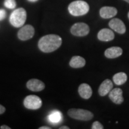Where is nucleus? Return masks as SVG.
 <instances>
[{
    "instance_id": "obj_1",
    "label": "nucleus",
    "mask_w": 129,
    "mask_h": 129,
    "mask_svg": "<svg viewBox=\"0 0 129 129\" xmlns=\"http://www.w3.org/2000/svg\"><path fill=\"white\" fill-rule=\"evenodd\" d=\"M62 40L57 35H47L40 38L38 41V47L44 53H51L60 47Z\"/></svg>"
},
{
    "instance_id": "obj_2",
    "label": "nucleus",
    "mask_w": 129,
    "mask_h": 129,
    "mask_svg": "<svg viewBox=\"0 0 129 129\" xmlns=\"http://www.w3.org/2000/svg\"><path fill=\"white\" fill-rule=\"evenodd\" d=\"M89 9V5L85 1L80 0L74 1L68 6L69 13L74 16L85 15L88 12Z\"/></svg>"
},
{
    "instance_id": "obj_3",
    "label": "nucleus",
    "mask_w": 129,
    "mask_h": 129,
    "mask_svg": "<svg viewBox=\"0 0 129 129\" xmlns=\"http://www.w3.org/2000/svg\"><path fill=\"white\" fill-rule=\"evenodd\" d=\"M26 20V12L23 8H19L12 12L10 17V22L13 26L19 28L25 24Z\"/></svg>"
},
{
    "instance_id": "obj_4",
    "label": "nucleus",
    "mask_w": 129,
    "mask_h": 129,
    "mask_svg": "<svg viewBox=\"0 0 129 129\" xmlns=\"http://www.w3.org/2000/svg\"><path fill=\"white\" fill-rule=\"evenodd\" d=\"M68 114L72 118L81 121H89L93 117V114L90 111L82 109H70Z\"/></svg>"
},
{
    "instance_id": "obj_5",
    "label": "nucleus",
    "mask_w": 129,
    "mask_h": 129,
    "mask_svg": "<svg viewBox=\"0 0 129 129\" xmlns=\"http://www.w3.org/2000/svg\"><path fill=\"white\" fill-rule=\"evenodd\" d=\"M42 104L43 102L41 99L35 95H29L26 96L23 101L24 106L26 108L33 110L40 109L41 107Z\"/></svg>"
},
{
    "instance_id": "obj_6",
    "label": "nucleus",
    "mask_w": 129,
    "mask_h": 129,
    "mask_svg": "<svg viewBox=\"0 0 129 129\" xmlns=\"http://www.w3.org/2000/svg\"><path fill=\"white\" fill-rule=\"evenodd\" d=\"M90 32V28L88 25L85 23H75L71 28V32L74 36L84 37L88 34Z\"/></svg>"
},
{
    "instance_id": "obj_7",
    "label": "nucleus",
    "mask_w": 129,
    "mask_h": 129,
    "mask_svg": "<svg viewBox=\"0 0 129 129\" xmlns=\"http://www.w3.org/2000/svg\"><path fill=\"white\" fill-rule=\"evenodd\" d=\"M34 34V28L32 25H27L20 28L17 33V37L19 39L22 41H26L32 38Z\"/></svg>"
},
{
    "instance_id": "obj_8",
    "label": "nucleus",
    "mask_w": 129,
    "mask_h": 129,
    "mask_svg": "<svg viewBox=\"0 0 129 129\" xmlns=\"http://www.w3.org/2000/svg\"><path fill=\"white\" fill-rule=\"evenodd\" d=\"M109 26L112 29L120 34H124L126 30L125 26L123 22L117 18L112 19V20H110V22H109Z\"/></svg>"
},
{
    "instance_id": "obj_9",
    "label": "nucleus",
    "mask_w": 129,
    "mask_h": 129,
    "mask_svg": "<svg viewBox=\"0 0 129 129\" xmlns=\"http://www.w3.org/2000/svg\"><path fill=\"white\" fill-rule=\"evenodd\" d=\"M26 87L32 91H41L44 89L45 84L41 80L34 78L27 82Z\"/></svg>"
},
{
    "instance_id": "obj_10",
    "label": "nucleus",
    "mask_w": 129,
    "mask_h": 129,
    "mask_svg": "<svg viewBox=\"0 0 129 129\" xmlns=\"http://www.w3.org/2000/svg\"><path fill=\"white\" fill-rule=\"evenodd\" d=\"M109 98L115 104H121L124 101L122 90L119 88L111 90L109 93Z\"/></svg>"
},
{
    "instance_id": "obj_11",
    "label": "nucleus",
    "mask_w": 129,
    "mask_h": 129,
    "mask_svg": "<svg viewBox=\"0 0 129 129\" xmlns=\"http://www.w3.org/2000/svg\"><path fill=\"white\" fill-rule=\"evenodd\" d=\"M114 32L107 28L102 29L98 34V39L102 41H112L114 39Z\"/></svg>"
},
{
    "instance_id": "obj_12",
    "label": "nucleus",
    "mask_w": 129,
    "mask_h": 129,
    "mask_svg": "<svg viewBox=\"0 0 129 129\" xmlns=\"http://www.w3.org/2000/svg\"><path fill=\"white\" fill-rule=\"evenodd\" d=\"M113 88V84L112 81L109 79H106L100 85L98 92L100 96H105L110 92Z\"/></svg>"
},
{
    "instance_id": "obj_13",
    "label": "nucleus",
    "mask_w": 129,
    "mask_h": 129,
    "mask_svg": "<svg viewBox=\"0 0 129 129\" xmlns=\"http://www.w3.org/2000/svg\"><path fill=\"white\" fill-rule=\"evenodd\" d=\"M78 93L82 98L88 99L92 95V89L87 84H81L78 87Z\"/></svg>"
},
{
    "instance_id": "obj_14",
    "label": "nucleus",
    "mask_w": 129,
    "mask_h": 129,
    "mask_svg": "<svg viewBox=\"0 0 129 129\" xmlns=\"http://www.w3.org/2000/svg\"><path fill=\"white\" fill-rule=\"evenodd\" d=\"M100 16L104 19H109L117 14V10L113 7H103L100 10Z\"/></svg>"
},
{
    "instance_id": "obj_15",
    "label": "nucleus",
    "mask_w": 129,
    "mask_h": 129,
    "mask_svg": "<svg viewBox=\"0 0 129 129\" xmlns=\"http://www.w3.org/2000/svg\"><path fill=\"white\" fill-rule=\"evenodd\" d=\"M122 54V50L119 47H112L105 51V55L109 59H114L120 56Z\"/></svg>"
},
{
    "instance_id": "obj_16",
    "label": "nucleus",
    "mask_w": 129,
    "mask_h": 129,
    "mask_svg": "<svg viewBox=\"0 0 129 129\" xmlns=\"http://www.w3.org/2000/svg\"><path fill=\"white\" fill-rule=\"evenodd\" d=\"M85 60L83 57L79 56H75L72 57L69 62V65L73 68H80L84 67Z\"/></svg>"
},
{
    "instance_id": "obj_17",
    "label": "nucleus",
    "mask_w": 129,
    "mask_h": 129,
    "mask_svg": "<svg viewBox=\"0 0 129 129\" xmlns=\"http://www.w3.org/2000/svg\"><path fill=\"white\" fill-rule=\"evenodd\" d=\"M48 120L53 124H58L62 120V114L58 111L51 112L48 116Z\"/></svg>"
},
{
    "instance_id": "obj_18",
    "label": "nucleus",
    "mask_w": 129,
    "mask_h": 129,
    "mask_svg": "<svg viewBox=\"0 0 129 129\" xmlns=\"http://www.w3.org/2000/svg\"><path fill=\"white\" fill-rule=\"evenodd\" d=\"M127 80V76L124 72H119L115 74L113 77V81L117 85H122L124 84Z\"/></svg>"
},
{
    "instance_id": "obj_19",
    "label": "nucleus",
    "mask_w": 129,
    "mask_h": 129,
    "mask_svg": "<svg viewBox=\"0 0 129 129\" xmlns=\"http://www.w3.org/2000/svg\"><path fill=\"white\" fill-rule=\"evenodd\" d=\"M4 4L5 7L9 9H13L16 6L15 0H5Z\"/></svg>"
},
{
    "instance_id": "obj_20",
    "label": "nucleus",
    "mask_w": 129,
    "mask_h": 129,
    "mask_svg": "<svg viewBox=\"0 0 129 129\" xmlns=\"http://www.w3.org/2000/svg\"><path fill=\"white\" fill-rule=\"evenodd\" d=\"M104 128V127L103 125L99 121H95L93 122L92 127H91L92 129H103Z\"/></svg>"
},
{
    "instance_id": "obj_21",
    "label": "nucleus",
    "mask_w": 129,
    "mask_h": 129,
    "mask_svg": "<svg viewBox=\"0 0 129 129\" xmlns=\"http://www.w3.org/2000/svg\"><path fill=\"white\" fill-rule=\"evenodd\" d=\"M6 12L4 10L0 9V21L4 20L6 18Z\"/></svg>"
},
{
    "instance_id": "obj_22",
    "label": "nucleus",
    "mask_w": 129,
    "mask_h": 129,
    "mask_svg": "<svg viewBox=\"0 0 129 129\" xmlns=\"http://www.w3.org/2000/svg\"><path fill=\"white\" fill-rule=\"evenodd\" d=\"M5 111H6V108H5L4 106L0 105V115L3 114V113H4Z\"/></svg>"
},
{
    "instance_id": "obj_23",
    "label": "nucleus",
    "mask_w": 129,
    "mask_h": 129,
    "mask_svg": "<svg viewBox=\"0 0 129 129\" xmlns=\"http://www.w3.org/2000/svg\"><path fill=\"white\" fill-rule=\"evenodd\" d=\"M0 128H1V129H10V128H11L10 127L8 126V125H1Z\"/></svg>"
},
{
    "instance_id": "obj_24",
    "label": "nucleus",
    "mask_w": 129,
    "mask_h": 129,
    "mask_svg": "<svg viewBox=\"0 0 129 129\" xmlns=\"http://www.w3.org/2000/svg\"><path fill=\"white\" fill-rule=\"evenodd\" d=\"M39 129H51V127H49L47 126H42V127H40Z\"/></svg>"
},
{
    "instance_id": "obj_25",
    "label": "nucleus",
    "mask_w": 129,
    "mask_h": 129,
    "mask_svg": "<svg viewBox=\"0 0 129 129\" xmlns=\"http://www.w3.org/2000/svg\"><path fill=\"white\" fill-rule=\"evenodd\" d=\"M59 129H69V127L68 126H62L59 127Z\"/></svg>"
},
{
    "instance_id": "obj_26",
    "label": "nucleus",
    "mask_w": 129,
    "mask_h": 129,
    "mask_svg": "<svg viewBox=\"0 0 129 129\" xmlns=\"http://www.w3.org/2000/svg\"><path fill=\"white\" fill-rule=\"evenodd\" d=\"M28 1L31 3H35V2H37V1H38V0H28Z\"/></svg>"
},
{
    "instance_id": "obj_27",
    "label": "nucleus",
    "mask_w": 129,
    "mask_h": 129,
    "mask_svg": "<svg viewBox=\"0 0 129 129\" xmlns=\"http://www.w3.org/2000/svg\"><path fill=\"white\" fill-rule=\"evenodd\" d=\"M124 1H126V2H127V3H129V0H124Z\"/></svg>"
},
{
    "instance_id": "obj_28",
    "label": "nucleus",
    "mask_w": 129,
    "mask_h": 129,
    "mask_svg": "<svg viewBox=\"0 0 129 129\" xmlns=\"http://www.w3.org/2000/svg\"><path fill=\"white\" fill-rule=\"evenodd\" d=\"M128 19H129V12L128 13Z\"/></svg>"
}]
</instances>
